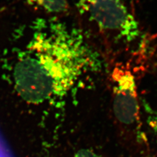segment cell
Here are the masks:
<instances>
[{
  "label": "cell",
  "mask_w": 157,
  "mask_h": 157,
  "mask_svg": "<svg viewBox=\"0 0 157 157\" xmlns=\"http://www.w3.org/2000/svg\"><path fill=\"white\" fill-rule=\"evenodd\" d=\"M2 62L17 93L36 104L65 94L83 74L102 67L83 32L55 17L17 29Z\"/></svg>",
  "instance_id": "obj_1"
},
{
  "label": "cell",
  "mask_w": 157,
  "mask_h": 157,
  "mask_svg": "<svg viewBox=\"0 0 157 157\" xmlns=\"http://www.w3.org/2000/svg\"><path fill=\"white\" fill-rule=\"evenodd\" d=\"M79 11L102 30L132 41L139 36L136 19L121 0H78Z\"/></svg>",
  "instance_id": "obj_2"
},
{
  "label": "cell",
  "mask_w": 157,
  "mask_h": 157,
  "mask_svg": "<svg viewBox=\"0 0 157 157\" xmlns=\"http://www.w3.org/2000/svg\"><path fill=\"white\" fill-rule=\"evenodd\" d=\"M112 79L115 117L126 125L135 124L139 119V107L133 74L127 69L116 67L112 72Z\"/></svg>",
  "instance_id": "obj_3"
},
{
  "label": "cell",
  "mask_w": 157,
  "mask_h": 157,
  "mask_svg": "<svg viewBox=\"0 0 157 157\" xmlns=\"http://www.w3.org/2000/svg\"><path fill=\"white\" fill-rule=\"evenodd\" d=\"M29 6H34L50 14L65 13L69 10L67 0H20Z\"/></svg>",
  "instance_id": "obj_4"
},
{
  "label": "cell",
  "mask_w": 157,
  "mask_h": 157,
  "mask_svg": "<svg viewBox=\"0 0 157 157\" xmlns=\"http://www.w3.org/2000/svg\"><path fill=\"white\" fill-rule=\"evenodd\" d=\"M75 157H100L94 152L89 150V149H82L79 150Z\"/></svg>",
  "instance_id": "obj_5"
}]
</instances>
